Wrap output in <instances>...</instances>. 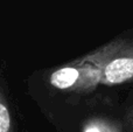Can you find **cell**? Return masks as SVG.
Masks as SVG:
<instances>
[{
    "label": "cell",
    "instance_id": "obj_1",
    "mask_svg": "<svg viewBox=\"0 0 133 132\" xmlns=\"http://www.w3.org/2000/svg\"><path fill=\"white\" fill-rule=\"evenodd\" d=\"M99 72V85H118L133 81V41L115 39L82 56Z\"/></svg>",
    "mask_w": 133,
    "mask_h": 132
},
{
    "label": "cell",
    "instance_id": "obj_2",
    "mask_svg": "<svg viewBox=\"0 0 133 132\" xmlns=\"http://www.w3.org/2000/svg\"><path fill=\"white\" fill-rule=\"evenodd\" d=\"M53 88L71 93H89L99 85V72L83 57L55 69L49 75Z\"/></svg>",
    "mask_w": 133,
    "mask_h": 132
},
{
    "label": "cell",
    "instance_id": "obj_3",
    "mask_svg": "<svg viewBox=\"0 0 133 132\" xmlns=\"http://www.w3.org/2000/svg\"><path fill=\"white\" fill-rule=\"evenodd\" d=\"M82 132H123L119 124L109 118L95 117L84 123Z\"/></svg>",
    "mask_w": 133,
    "mask_h": 132
},
{
    "label": "cell",
    "instance_id": "obj_4",
    "mask_svg": "<svg viewBox=\"0 0 133 132\" xmlns=\"http://www.w3.org/2000/svg\"><path fill=\"white\" fill-rule=\"evenodd\" d=\"M0 132H14L11 110L1 88H0Z\"/></svg>",
    "mask_w": 133,
    "mask_h": 132
}]
</instances>
